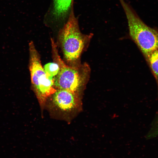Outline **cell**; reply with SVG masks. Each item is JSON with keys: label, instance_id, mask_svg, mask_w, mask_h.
<instances>
[{"label": "cell", "instance_id": "ba28073f", "mask_svg": "<svg viewBox=\"0 0 158 158\" xmlns=\"http://www.w3.org/2000/svg\"><path fill=\"white\" fill-rule=\"evenodd\" d=\"M43 68L48 77L53 79L57 74L59 70V65L55 62L46 64Z\"/></svg>", "mask_w": 158, "mask_h": 158}, {"label": "cell", "instance_id": "6da1fadb", "mask_svg": "<svg viewBox=\"0 0 158 158\" xmlns=\"http://www.w3.org/2000/svg\"><path fill=\"white\" fill-rule=\"evenodd\" d=\"M92 36V33L85 35L81 32L72 8L67 22L59 34L64 57L69 65L76 66L81 64V55L89 44Z\"/></svg>", "mask_w": 158, "mask_h": 158}, {"label": "cell", "instance_id": "8992f818", "mask_svg": "<svg viewBox=\"0 0 158 158\" xmlns=\"http://www.w3.org/2000/svg\"><path fill=\"white\" fill-rule=\"evenodd\" d=\"M73 0H53L52 12L53 18L62 21L66 18L73 7Z\"/></svg>", "mask_w": 158, "mask_h": 158}, {"label": "cell", "instance_id": "9c48e42d", "mask_svg": "<svg viewBox=\"0 0 158 158\" xmlns=\"http://www.w3.org/2000/svg\"><path fill=\"white\" fill-rule=\"evenodd\" d=\"M158 136V114L157 118L155 123L154 125L153 126L152 131H151L148 138L155 137Z\"/></svg>", "mask_w": 158, "mask_h": 158}, {"label": "cell", "instance_id": "277c9868", "mask_svg": "<svg viewBox=\"0 0 158 158\" xmlns=\"http://www.w3.org/2000/svg\"><path fill=\"white\" fill-rule=\"evenodd\" d=\"M29 69L32 85L40 102L43 103L57 89L54 86V80L48 77L42 66L40 54L32 41L29 43Z\"/></svg>", "mask_w": 158, "mask_h": 158}, {"label": "cell", "instance_id": "3957f363", "mask_svg": "<svg viewBox=\"0 0 158 158\" xmlns=\"http://www.w3.org/2000/svg\"><path fill=\"white\" fill-rule=\"evenodd\" d=\"M119 0L127 18L130 36L146 58L158 49V32L145 23L127 3Z\"/></svg>", "mask_w": 158, "mask_h": 158}, {"label": "cell", "instance_id": "7a4b0ae2", "mask_svg": "<svg viewBox=\"0 0 158 158\" xmlns=\"http://www.w3.org/2000/svg\"><path fill=\"white\" fill-rule=\"evenodd\" d=\"M52 56L59 65V70L54 78V85L57 89L68 90L76 93L84 85L88 80L90 73L89 66L86 63L76 66L66 64L61 58L57 45L51 38Z\"/></svg>", "mask_w": 158, "mask_h": 158}, {"label": "cell", "instance_id": "52a82bcc", "mask_svg": "<svg viewBox=\"0 0 158 158\" xmlns=\"http://www.w3.org/2000/svg\"><path fill=\"white\" fill-rule=\"evenodd\" d=\"M146 59L158 83V49L151 53Z\"/></svg>", "mask_w": 158, "mask_h": 158}, {"label": "cell", "instance_id": "5b68a950", "mask_svg": "<svg viewBox=\"0 0 158 158\" xmlns=\"http://www.w3.org/2000/svg\"><path fill=\"white\" fill-rule=\"evenodd\" d=\"M76 93L68 90L57 89L52 95L54 105L63 111H70L77 107L78 98Z\"/></svg>", "mask_w": 158, "mask_h": 158}]
</instances>
